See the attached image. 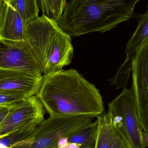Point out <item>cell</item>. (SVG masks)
<instances>
[{"instance_id": "20", "label": "cell", "mask_w": 148, "mask_h": 148, "mask_svg": "<svg viewBox=\"0 0 148 148\" xmlns=\"http://www.w3.org/2000/svg\"><path fill=\"white\" fill-rule=\"evenodd\" d=\"M141 136L142 141L143 145L146 148H148V134L142 131L141 134Z\"/></svg>"}, {"instance_id": "9", "label": "cell", "mask_w": 148, "mask_h": 148, "mask_svg": "<svg viewBox=\"0 0 148 148\" xmlns=\"http://www.w3.org/2000/svg\"><path fill=\"white\" fill-rule=\"evenodd\" d=\"M43 76L0 69V93L22 96L26 98L38 93Z\"/></svg>"}, {"instance_id": "18", "label": "cell", "mask_w": 148, "mask_h": 148, "mask_svg": "<svg viewBox=\"0 0 148 148\" xmlns=\"http://www.w3.org/2000/svg\"><path fill=\"white\" fill-rule=\"evenodd\" d=\"M9 111V107H2L0 108V123L4 120Z\"/></svg>"}, {"instance_id": "22", "label": "cell", "mask_w": 148, "mask_h": 148, "mask_svg": "<svg viewBox=\"0 0 148 148\" xmlns=\"http://www.w3.org/2000/svg\"><path fill=\"white\" fill-rule=\"evenodd\" d=\"M0 148H10L9 147H7L4 144L0 143Z\"/></svg>"}, {"instance_id": "7", "label": "cell", "mask_w": 148, "mask_h": 148, "mask_svg": "<svg viewBox=\"0 0 148 148\" xmlns=\"http://www.w3.org/2000/svg\"><path fill=\"white\" fill-rule=\"evenodd\" d=\"M131 89L142 130L148 134V39L137 50L132 65Z\"/></svg>"}, {"instance_id": "8", "label": "cell", "mask_w": 148, "mask_h": 148, "mask_svg": "<svg viewBox=\"0 0 148 148\" xmlns=\"http://www.w3.org/2000/svg\"><path fill=\"white\" fill-rule=\"evenodd\" d=\"M0 69L42 74L40 64L24 40L0 39Z\"/></svg>"}, {"instance_id": "19", "label": "cell", "mask_w": 148, "mask_h": 148, "mask_svg": "<svg viewBox=\"0 0 148 148\" xmlns=\"http://www.w3.org/2000/svg\"><path fill=\"white\" fill-rule=\"evenodd\" d=\"M59 148H87L80 144H77V143H70L68 142L66 143L64 146H62L61 147Z\"/></svg>"}, {"instance_id": "21", "label": "cell", "mask_w": 148, "mask_h": 148, "mask_svg": "<svg viewBox=\"0 0 148 148\" xmlns=\"http://www.w3.org/2000/svg\"><path fill=\"white\" fill-rule=\"evenodd\" d=\"M6 0H0V19L1 17L3 11V7H4V2L6 1Z\"/></svg>"}, {"instance_id": "6", "label": "cell", "mask_w": 148, "mask_h": 148, "mask_svg": "<svg viewBox=\"0 0 148 148\" xmlns=\"http://www.w3.org/2000/svg\"><path fill=\"white\" fill-rule=\"evenodd\" d=\"M46 110L36 96L29 97L9 107L0 123V139L21 129H35L44 120Z\"/></svg>"}, {"instance_id": "4", "label": "cell", "mask_w": 148, "mask_h": 148, "mask_svg": "<svg viewBox=\"0 0 148 148\" xmlns=\"http://www.w3.org/2000/svg\"><path fill=\"white\" fill-rule=\"evenodd\" d=\"M90 116H49L26 138L10 148H56L59 140L68 137L93 121Z\"/></svg>"}, {"instance_id": "25", "label": "cell", "mask_w": 148, "mask_h": 148, "mask_svg": "<svg viewBox=\"0 0 148 148\" xmlns=\"http://www.w3.org/2000/svg\"></svg>"}, {"instance_id": "1", "label": "cell", "mask_w": 148, "mask_h": 148, "mask_svg": "<svg viewBox=\"0 0 148 148\" xmlns=\"http://www.w3.org/2000/svg\"><path fill=\"white\" fill-rule=\"evenodd\" d=\"M36 96L49 116L95 117L104 110L99 90L75 69L43 75Z\"/></svg>"}, {"instance_id": "17", "label": "cell", "mask_w": 148, "mask_h": 148, "mask_svg": "<svg viewBox=\"0 0 148 148\" xmlns=\"http://www.w3.org/2000/svg\"><path fill=\"white\" fill-rule=\"evenodd\" d=\"M26 97L19 95L0 93V107H9Z\"/></svg>"}, {"instance_id": "15", "label": "cell", "mask_w": 148, "mask_h": 148, "mask_svg": "<svg viewBox=\"0 0 148 148\" xmlns=\"http://www.w3.org/2000/svg\"><path fill=\"white\" fill-rule=\"evenodd\" d=\"M40 10L44 15L57 21L63 12L66 0H37Z\"/></svg>"}, {"instance_id": "24", "label": "cell", "mask_w": 148, "mask_h": 148, "mask_svg": "<svg viewBox=\"0 0 148 148\" xmlns=\"http://www.w3.org/2000/svg\"></svg>"}, {"instance_id": "2", "label": "cell", "mask_w": 148, "mask_h": 148, "mask_svg": "<svg viewBox=\"0 0 148 148\" xmlns=\"http://www.w3.org/2000/svg\"><path fill=\"white\" fill-rule=\"evenodd\" d=\"M140 0H70L57 23L71 37L110 31L137 15Z\"/></svg>"}, {"instance_id": "5", "label": "cell", "mask_w": 148, "mask_h": 148, "mask_svg": "<svg viewBox=\"0 0 148 148\" xmlns=\"http://www.w3.org/2000/svg\"><path fill=\"white\" fill-rule=\"evenodd\" d=\"M108 113L114 124L121 129L132 148H146L142 141V130L131 88L122 92L109 103Z\"/></svg>"}, {"instance_id": "23", "label": "cell", "mask_w": 148, "mask_h": 148, "mask_svg": "<svg viewBox=\"0 0 148 148\" xmlns=\"http://www.w3.org/2000/svg\"><path fill=\"white\" fill-rule=\"evenodd\" d=\"M2 108V107H0V108Z\"/></svg>"}, {"instance_id": "16", "label": "cell", "mask_w": 148, "mask_h": 148, "mask_svg": "<svg viewBox=\"0 0 148 148\" xmlns=\"http://www.w3.org/2000/svg\"><path fill=\"white\" fill-rule=\"evenodd\" d=\"M35 129L26 128L21 129L12 132L8 135L0 139V143L10 148L11 146L21 141L31 134Z\"/></svg>"}, {"instance_id": "10", "label": "cell", "mask_w": 148, "mask_h": 148, "mask_svg": "<svg viewBox=\"0 0 148 148\" xmlns=\"http://www.w3.org/2000/svg\"><path fill=\"white\" fill-rule=\"evenodd\" d=\"M137 16L139 17L138 25L126 46V60L112 78L113 82L120 87H127L137 50L148 39V4L146 13Z\"/></svg>"}, {"instance_id": "3", "label": "cell", "mask_w": 148, "mask_h": 148, "mask_svg": "<svg viewBox=\"0 0 148 148\" xmlns=\"http://www.w3.org/2000/svg\"><path fill=\"white\" fill-rule=\"evenodd\" d=\"M24 40L40 64L43 75L62 70L72 62L74 48L71 36L57 21L45 16L25 25Z\"/></svg>"}, {"instance_id": "14", "label": "cell", "mask_w": 148, "mask_h": 148, "mask_svg": "<svg viewBox=\"0 0 148 148\" xmlns=\"http://www.w3.org/2000/svg\"><path fill=\"white\" fill-rule=\"evenodd\" d=\"M9 2L16 9L25 25L39 16L37 0H11Z\"/></svg>"}, {"instance_id": "11", "label": "cell", "mask_w": 148, "mask_h": 148, "mask_svg": "<svg viewBox=\"0 0 148 148\" xmlns=\"http://www.w3.org/2000/svg\"><path fill=\"white\" fill-rule=\"evenodd\" d=\"M95 148H132L123 131L113 123L108 112L96 116Z\"/></svg>"}, {"instance_id": "13", "label": "cell", "mask_w": 148, "mask_h": 148, "mask_svg": "<svg viewBox=\"0 0 148 148\" xmlns=\"http://www.w3.org/2000/svg\"><path fill=\"white\" fill-rule=\"evenodd\" d=\"M97 126L96 120L84 125L67 137L68 142L80 144L87 148H95Z\"/></svg>"}, {"instance_id": "12", "label": "cell", "mask_w": 148, "mask_h": 148, "mask_svg": "<svg viewBox=\"0 0 148 148\" xmlns=\"http://www.w3.org/2000/svg\"><path fill=\"white\" fill-rule=\"evenodd\" d=\"M25 24L16 9L9 2L4 3L0 19V39L24 40Z\"/></svg>"}]
</instances>
